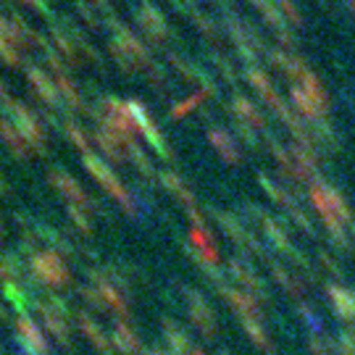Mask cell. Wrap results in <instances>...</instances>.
<instances>
[{
	"mask_svg": "<svg viewBox=\"0 0 355 355\" xmlns=\"http://www.w3.org/2000/svg\"><path fill=\"white\" fill-rule=\"evenodd\" d=\"M6 105V111L11 114V124L16 129H19V135L26 140V145L29 148H35V150H45V129H42V124H40V119L35 114H32V108H26L24 103L19 101H6L3 103Z\"/></svg>",
	"mask_w": 355,
	"mask_h": 355,
	"instance_id": "6da1fadb",
	"label": "cell"
},
{
	"mask_svg": "<svg viewBox=\"0 0 355 355\" xmlns=\"http://www.w3.org/2000/svg\"><path fill=\"white\" fill-rule=\"evenodd\" d=\"M108 24H111V29H114V42H116V45L127 53L129 58H132L137 66L148 69V66L153 64V55H150V51L142 45L140 40L135 37V32H132L127 24H121L119 19H114V16H108Z\"/></svg>",
	"mask_w": 355,
	"mask_h": 355,
	"instance_id": "7a4b0ae2",
	"label": "cell"
},
{
	"mask_svg": "<svg viewBox=\"0 0 355 355\" xmlns=\"http://www.w3.org/2000/svg\"><path fill=\"white\" fill-rule=\"evenodd\" d=\"M85 166H87V168H89V174H92V177L98 179V182H101V184H103V187H105V190H108V192H114V195H116V198H119V200H121V205L127 208L129 214H135V203H132V198H129V192L124 190V184H121V182L116 179L114 171H111L108 166L103 164V161H101V158H98V155H89V153H85Z\"/></svg>",
	"mask_w": 355,
	"mask_h": 355,
	"instance_id": "3957f363",
	"label": "cell"
},
{
	"mask_svg": "<svg viewBox=\"0 0 355 355\" xmlns=\"http://www.w3.org/2000/svg\"><path fill=\"white\" fill-rule=\"evenodd\" d=\"M135 19H137V24L150 35V40H161L168 37V21H166V16L161 13V8L153 3V0H140V6H137V11H135Z\"/></svg>",
	"mask_w": 355,
	"mask_h": 355,
	"instance_id": "277c9868",
	"label": "cell"
},
{
	"mask_svg": "<svg viewBox=\"0 0 355 355\" xmlns=\"http://www.w3.org/2000/svg\"><path fill=\"white\" fill-rule=\"evenodd\" d=\"M245 76H248V82H250V85L261 92V98H263V101H266L268 105L277 111V114H279L282 108L287 105V103H284V98H282L279 92L274 89V85H271V79L266 76V71H263V69H258L255 64L248 66V69H245Z\"/></svg>",
	"mask_w": 355,
	"mask_h": 355,
	"instance_id": "5b68a950",
	"label": "cell"
},
{
	"mask_svg": "<svg viewBox=\"0 0 355 355\" xmlns=\"http://www.w3.org/2000/svg\"><path fill=\"white\" fill-rule=\"evenodd\" d=\"M32 268L40 279L51 282V284H64L66 282V268L64 263L58 261L55 253H40L32 258Z\"/></svg>",
	"mask_w": 355,
	"mask_h": 355,
	"instance_id": "8992f818",
	"label": "cell"
},
{
	"mask_svg": "<svg viewBox=\"0 0 355 355\" xmlns=\"http://www.w3.org/2000/svg\"><path fill=\"white\" fill-rule=\"evenodd\" d=\"M26 79L35 85L37 89V95L42 101L48 103V105H61V95H58V85H53L51 76L45 74L40 66H29L26 69Z\"/></svg>",
	"mask_w": 355,
	"mask_h": 355,
	"instance_id": "52a82bcc",
	"label": "cell"
},
{
	"mask_svg": "<svg viewBox=\"0 0 355 355\" xmlns=\"http://www.w3.org/2000/svg\"><path fill=\"white\" fill-rule=\"evenodd\" d=\"M268 58H271V64H277L284 74L290 76L292 85H300L305 76L311 74L300 58H292V55H287V53L279 51V48H271V51H268Z\"/></svg>",
	"mask_w": 355,
	"mask_h": 355,
	"instance_id": "ba28073f",
	"label": "cell"
},
{
	"mask_svg": "<svg viewBox=\"0 0 355 355\" xmlns=\"http://www.w3.org/2000/svg\"><path fill=\"white\" fill-rule=\"evenodd\" d=\"M51 184L61 192V195L71 198L74 203H89V198L85 195V190L79 187V182L69 177L64 168H53V171H51Z\"/></svg>",
	"mask_w": 355,
	"mask_h": 355,
	"instance_id": "9c48e42d",
	"label": "cell"
},
{
	"mask_svg": "<svg viewBox=\"0 0 355 355\" xmlns=\"http://www.w3.org/2000/svg\"><path fill=\"white\" fill-rule=\"evenodd\" d=\"M232 111H234V114H237V119H240V121H245L248 127L266 129V116L261 114V111H258V108H255L248 98L234 95V101H232Z\"/></svg>",
	"mask_w": 355,
	"mask_h": 355,
	"instance_id": "30bf717a",
	"label": "cell"
},
{
	"mask_svg": "<svg viewBox=\"0 0 355 355\" xmlns=\"http://www.w3.org/2000/svg\"><path fill=\"white\" fill-rule=\"evenodd\" d=\"M290 98L292 103H295V111L300 116H305L308 121H316V119H324V111L318 108L316 103H313V98L305 92L300 85H292L290 87Z\"/></svg>",
	"mask_w": 355,
	"mask_h": 355,
	"instance_id": "8fae6325",
	"label": "cell"
},
{
	"mask_svg": "<svg viewBox=\"0 0 355 355\" xmlns=\"http://www.w3.org/2000/svg\"><path fill=\"white\" fill-rule=\"evenodd\" d=\"M92 137H95V142H98V148H101V150L105 153L108 158H114V161H119V164H121V161L127 158V145H124V142L116 140L114 135H108L105 129H101V127L92 129Z\"/></svg>",
	"mask_w": 355,
	"mask_h": 355,
	"instance_id": "7c38bea8",
	"label": "cell"
},
{
	"mask_svg": "<svg viewBox=\"0 0 355 355\" xmlns=\"http://www.w3.org/2000/svg\"><path fill=\"white\" fill-rule=\"evenodd\" d=\"M208 140L214 142L216 148H218V153L227 158L229 164H237V161H240V148L234 145V140H232V137H229V135L221 127H211V129H208Z\"/></svg>",
	"mask_w": 355,
	"mask_h": 355,
	"instance_id": "4fadbf2b",
	"label": "cell"
},
{
	"mask_svg": "<svg viewBox=\"0 0 355 355\" xmlns=\"http://www.w3.org/2000/svg\"><path fill=\"white\" fill-rule=\"evenodd\" d=\"M16 331H19V340H21L29 350H35V353H42V350H45L42 334H40V329L29 321V318H21V321L16 324Z\"/></svg>",
	"mask_w": 355,
	"mask_h": 355,
	"instance_id": "5bb4252c",
	"label": "cell"
},
{
	"mask_svg": "<svg viewBox=\"0 0 355 355\" xmlns=\"http://www.w3.org/2000/svg\"><path fill=\"white\" fill-rule=\"evenodd\" d=\"M311 132H313V137H316L327 150H337V148H340V137H337V132H334V127H331L329 121H324V119L311 121Z\"/></svg>",
	"mask_w": 355,
	"mask_h": 355,
	"instance_id": "9a60e30c",
	"label": "cell"
},
{
	"mask_svg": "<svg viewBox=\"0 0 355 355\" xmlns=\"http://www.w3.org/2000/svg\"><path fill=\"white\" fill-rule=\"evenodd\" d=\"M161 182H164L166 187L174 192V195H179V198H182V203H184L192 211V205H195V198H192L190 187H187V184L179 179V174H174V171H164V174H161Z\"/></svg>",
	"mask_w": 355,
	"mask_h": 355,
	"instance_id": "2e32d148",
	"label": "cell"
},
{
	"mask_svg": "<svg viewBox=\"0 0 355 355\" xmlns=\"http://www.w3.org/2000/svg\"><path fill=\"white\" fill-rule=\"evenodd\" d=\"M300 87H303L305 92H308V95L313 98V103H316V105L321 108V111H324V114L329 111V95H327V89H324V85L318 82L316 76L308 74V76L303 79V82H300Z\"/></svg>",
	"mask_w": 355,
	"mask_h": 355,
	"instance_id": "e0dca14e",
	"label": "cell"
},
{
	"mask_svg": "<svg viewBox=\"0 0 355 355\" xmlns=\"http://www.w3.org/2000/svg\"><path fill=\"white\" fill-rule=\"evenodd\" d=\"M0 135H3V140L11 145V150L16 153V155H26V148H29V145H26V140L19 135V129L13 127L11 121H3V119H0Z\"/></svg>",
	"mask_w": 355,
	"mask_h": 355,
	"instance_id": "ac0fdd59",
	"label": "cell"
},
{
	"mask_svg": "<svg viewBox=\"0 0 355 355\" xmlns=\"http://www.w3.org/2000/svg\"><path fill=\"white\" fill-rule=\"evenodd\" d=\"M190 19L198 24V29L203 32L205 37L208 40H218V35H221V29H218V24H216L211 16H205L200 8H192V13H190Z\"/></svg>",
	"mask_w": 355,
	"mask_h": 355,
	"instance_id": "d6986e66",
	"label": "cell"
},
{
	"mask_svg": "<svg viewBox=\"0 0 355 355\" xmlns=\"http://www.w3.org/2000/svg\"><path fill=\"white\" fill-rule=\"evenodd\" d=\"M208 55H211V61L216 64V69L224 74V79H227L229 85H237L240 82V74H237V69H234V64L229 61L224 53H216V51H208Z\"/></svg>",
	"mask_w": 355,
	"mask_h": 355,
	"instance_id": "ffe728a7",
	"label": "cell"
},
{
	"mask_svg": "<svg viewBox=\"0 0 355 355\" xmlns=\"http://www.w3.org/2000/svg\"><path fill=\"white\" fill-rule=\"evenodd\" d=\"M55 85H58V92H64L66 95V103H69V105L85 108V101L79 98V92H76V87L69 82V76H55Z\"/></svg>",
	"mask_w": 355,
	"mask_h": 355,
	"instance_id": "44dd1931",
	"label": "cell"
},
{
	"mask_svg": "<svg viewBox=\"0 0 355 355\" xmlns=\"http://www.w3.org/2000/svg\"><path fill=\"white\" fill-rule=\"evenodd\" d=\"M127 155L137 164V168H140L145 177H155V171H153V164H150V158L145 155V153L140 150V145L135 142V145H129L127 148Z\"/></svg>",
	"mask_w": 355,
	"mask_h": 355,
	"instance_id": "7402d4cb",
	"label": "cell"
},
{
	"mask_svg": "<svg viewBox=\"0 0 355 355\" xmlns=\"http://www.w3.org/2000/svg\"><path fill=\"white\" fill-rule=\"evenodd\" d=\"M0 58L6 61L8 66H19L21 64V55H19V48L13 45L11 40L0 37Z\"/></svg>",
	"mask_w": 355,
	"mask_h": 355,
	"instance_id": "603a6c76",
	"label": "cell"
},
{
	"mask_svg": "<svg viewBox=\"0 0 355 355\" xmlns=\"http://www.w3.org/2000/svg\"><path fill=\"white\" fill-rule=\"evenodd\" d=\"M64 129H66V137H69V140L74 142L76 148H79V150H82V155H85V153H89L87 137H85V135H82V129L76 127V124H64Z\"/></svg>",
	"mask_w": 355,
	"mask_h": 355,
	"instance_id": "cb8c5ba5",
	"label": "cell"
},
{
	"mask_svg": "<svg viewBox=\"0 0 355 355\" xmlns=\"http://www.w3.org/2000/svg\"><path fill=\"white\" fill-rule=\"evenodd\" d=\"M277 3H279V8H282V13H284V19H287V21H292L295 26L303 24V13L297 11V6H295L292 0H277Z\"/></svg>",
	"mask_w": 355,
	"mask_h": 355,
	"instance_id": "d4e9b609",
	"label": "cell"
},
{
	"mask_svg": "<svg viewBox=\"0 0 355 355\" xmlns=\"http://www.w3.org/2000/svg\"><path fill=\"white\" fill-rule=\"evenodd\" d=\"M108 48H111V55L116 58V64L121 66L124 71H135V69H137V64H135V61H132V58L127 55V53H124L121 48H119V45H116L114 40H111V45H108Z\"/></svg>",
	"mask_w": 355,
	"mask_h": 355,
	"instance_id": "484cf974",
	"label": "cell"
},
{
	"mask_svg": "<svg viewBox=\"0 0 355 355\" xmlns=\"http://www.w3.org/2000/svg\"><path fill=\"white\" fill-rule=\"evenodd\" d=\"M145 71H148V79H150V85H155L158 89L166 87V71H164V66H158L155 61H153V64L148 66Z\"/></svg>",
	"mask_w": 355,
	"mask_h": 355,
	"instance_id": "4316f807",
	"label": "cell"
},
{
	"mask_svg": "<svg viewBox=\"0 0 355 355\" xmlns=\"http://www.w3.org/2000/svg\"><path fill=\"white\" fill-rule=\"evenodd\" d=\"M203 98H208V95H205L203 89H200V92H195V95H192L190 101H184V103H179V105H174V111H171V116L177 119V116L187 114V111H192V105H198V103L203 101Z\"/></svg>",
	"mask_w": 355,
	"mask_h": 355,
	"instance_id": "83f0119b",
	"label": "cell"
},
{
	"mask_svg": "<svg viewBox=\"0 0 355 355\" xmlns=\"http://www.w3.org/2000/svg\"><path fill=\"white\" fill-rule=\"evenodd\" d=\"M76 11L82 13V19H85L89 26H101V19H98V13L89 8L87 0H76Z\"/></svg>",
	"mask_w": 355,
	"mask_h": 355,
	"instance_id": "f1b7e54d",
	"label": "cell"
},
{
	"mask_svg": "<svg viewBox=\"0 0 355 355\" xmlns=\"http://www.w3.org/2000/svg\"><path fill=\"white\" fill-rule=\"evenodd\" d=\"M234 129H237V135H240L242 140L248 142V145H258V137H255V132L245 121H240V119H234Z\"/></svg>",
	"mask_w": 355,
	"mask_h": 355,
	"instance_id": "f546056e",
	"label": "cell"
},
{
	"mask_svg": "<svg viewBox=\"0 0 355 355\" xmlns=\"http://www.w3.org/2000/svg\"><path fill=\"white\" fill-rule=\"evenodd\" d=\"M6 190H8V184H6V179L0 177V195H6Z\"/></svg>",
	"mask_w": 355,
	"mask_h": 355,
	"instance_id": "4dcf8cb0",
	"label": "cell"
},
{
	"mask_svg": "<svg viewBox=\"0 0 355 355\" xmlns=\"http://www.w3.org/2000/svg\"><path fill=\"white\" fill-rule=\"evenodd\" d=\"M95 6H101V8H108V0H95Z\"/></svg>",
	"mask_w": 355,
	"mask_h": 355,
	"instance_id": "1f68e13d",
	"label": "cell"
},
{
	"mask_svg": "<svg viewBox=\"0 0 355 355\" xmlns=\"http://www.w3.org/2000/svg\"><path fill=\"white\" fill-rule=\"evenodd\" d=\"M187 3H190V6H195V0H187Z\"/></svg>",
	"mask_w": 355,
	"mask_h": 355,
	"instance_id": "d6a6232c",
	"label": "cell"
}]
</instances>
